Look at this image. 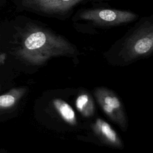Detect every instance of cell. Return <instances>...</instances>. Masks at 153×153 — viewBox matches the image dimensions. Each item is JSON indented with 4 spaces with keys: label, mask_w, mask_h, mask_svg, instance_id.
Masks as SVG:
<instances>
[{
    "label": "cell",
    "mask_w": 153,
    "mask_h": 153,
    "mask_svg": "<svg viewBox=\"0 0 153 153\" xmlns=\"http://www.w3.org/2000/svg\"><path fill=\"white\" fill-rule=\"evenodd\" d=\"M14 29V53L29 64L41 65L52 57L79 54L77 47L68 38L41 21L20 17Z\"/></svg>",
    "instance_id": "cell-1"
},
{
    "label": "cell",
    "mask_w": 153,
    "mask_h": 153,
    "mask_svg": "<svg viewBox=\"0 0 153 153\" xmlns=\"http://www.w3.org/2000/svg\"><path fill=\"white\" fill-rule=\"evenodd\" d=\"M153 52V14L139 17L105 53L111 60L130 63Z\"/></svg>",
    "instance_id": "cell-2"
},
{
    "label": "cell",
    "mask_w": 153,
    "mask_h": 153,
    "mask_svg": "<svg viewBox=\"0 0 153 153\" xmlns=\"http://www.w3.org/2000/svg\"><path fill=\"white\" fill-rule=\"evenodd\" d=\"M139 17V14L130 10L94 5L75 11L71 16V23L78 32L94 35L100 30L135 22Z\"/></svg>",
    "instance_id": "cell-3"
},
{
    "label": "cell",
    "mask_w": 153,
    "mask_h": 153,
    "mask_svg": "<svg viewBox=\"0 0 153 153\" xmlns=\"http://www.w3.org/2000/svg\"><path fill=\"white\" fill-rule=\"evenodd\" d=\"M112 0H18L21 10L38 16L65 20L71 17L80 4L91 2L102 4Z\"/></svg>",
    "instance_id": "cell-4"
},
{
    "label": "cell",
    "mask_w": 153,
    "mask_h": 153,
    "mask_svg": "<svg viewBox=\"0 0 153 153\" xmlns=\"http://www.w3.org/2000/svg\"><path fill=\"white\" fill-rule=\"evenodd\" d=\"M94 95L103 112L124 129L126 124L123 105L114 93L105 88H98Z\"/></svg>",
    "instance_id": "cell-5"
},
{
    "label": "cell",
    "mask_w": 153,
    "mask_h": 153,
    "mask_svg": "<svg viewBox=\"0 0 153 153\" xmlns=\"http://www.w3.org/2000/svg\"><path fill=\"white\" fill-rule=\"evenodd\" d=\"M92 128L97 136L107 144L118 148L122 147V142L116 131L103 120L97 118L92 125Z\"/></svg>",
    "instance_id": "cell-6"
},
{
    "label": "cell",
    "mask_w": 153,
    "mask_h": 153,
    "mask_svg": "<svg viewBox=\"0 0 153 153\" xmlns=\"http://www.w3.org/2000/svg\"><path fill=\"white\" fill-rule=\"evenodd\" d=\"M53 105L60 117L68 124L75 126L77 120L73 108L65 101L60 99H55L53 100Z\"/></svg>",
    "instance_id": "cell-7"
},
{
    "label": "cell",
    "mask_w": 153,
    "mask_h": 153,
    "mask_svg": "<svg viewBox=\"0 0 153 153\" xmlns=\"http://www.w3.org/2000/svg\"><path fill=\"white\" fill-rule=\"evenodd\" d=\"M75 106L85 117L92 116L94 112V104L91 97L87 93L79 94L76 99Z\"/></svg>",
    "instance_id": "cell-8"
},
{
    "label": "cell",
    "mask_w": 153,
    "mask_h": 153,
    "mask_svg": "<svg viewBox=\"0 0 153 153\" xmlns=\"http://www.w3.org/2000/svg\"><path fill=\"white\" fill-rule=\"evenodd\" d=\"M17 97L14 93H8L0 96V108L13 106L16 102Z\"/></svg>",
    "instance_id": "cell-9"
}]
</instances>
